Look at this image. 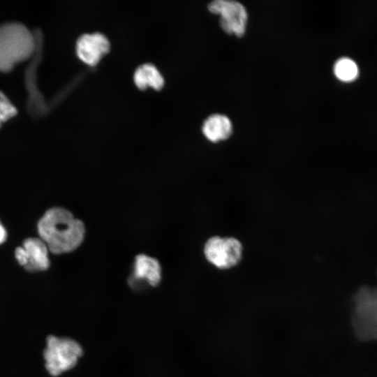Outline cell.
Returning a JSON list of instances; mask_svg holds the SVG:
<instances>
[{
  "instance_id": "6da1fadb",
  "label": "cell",
  "mask_w": 377,
  "mask_h": 377,
  "mask_svg": "<svg viewBox=\"0 0 377 377\" xmlns=\"http://www.w3.org/2000/svg\"><path fill=\"white\" fill-rule=\"evenodd\" d=\"M38 231L49 251L54 254L73 251L85 235L83 222L61 207L51 208L45 213L38 222Z\"/></svg>"
},
{
  "instance_id": "7a4b0ae2",
  "label": "cell",
  "mask_w": 377,
  "mask_h": 377,
  "mask_svg": "<svg viewBox=\"0 0 377 377\" xmlns=\"http://www.w3.org/2000/svg\"><path fill=\"white\" fill-rule=\"evenodd\" d=\"M35 47L34 35L22 24L0 25V71L9 72L15 65L28 59Z\"/></svg>"
},
{
  "instance_id": "3957f363",
  "label": "cell",
  "mask_w": 377,
  "mask_h": 377,
  "mask_svg": "<svg viewBox=\"0 0 377 377\" xmlns=\"http://www.w3.org/2000/svg\"><path fill=\"white\" fill-rule=\"evenodd\" d=\"M352 325L362 341L377 339V288H360L353 298Z\"/></svg>"
},
{
  "instance_id": "277c9868",
  "label": "cell",
  "mask_w": 377,
  "mask_h": 377,
  "mask_svg": "<svg viewBox=\"0 0 377 377\" xmlns=\"http://www.w3.org/2000/svg\"><path fill=\"white\" fill-rule=\"evenodd\" d=\"M82 353V346L75 340L49 335L43 352L46 370L51 376H58L72 369Z\"/></svg>"
},
{
  "instance_id": "5b68a950",
  "label": "cell",
  "mask_w": 377,
  "mask_h": 377,
  "mask_svg": "<svg viewBox=\"0 0 377 377\" xmlns=\"http://www.w3.org/2000/svg\"><path fill=\"white\" fill-rule=\"evenodd\" d=\"M203 254L206 260L216 269H230L242 261L244 246L235 237L214 235L206 240Z\"/></svg>"
},
{
  "instance_id": "8992f818",
  "label": "cell",
  "mask_w": 377,
  "mask_h": 377,
  "mask_svg": "<svg viewBox=\"0 0 377 377\" xmlns=\"http://www.w3.org/2000/svg\"><path fill=\"white\" fill-rule=\"evenodd\" d=\"M209 10L221 16L220 25L228 34L241 37L245 34L247 13L239 2L228 0H216L208 5Z\"/></svg>"
},
{
  "instance_id": "52a82bcc",
  "label": "cell",
  "mask_w": 377,
  "mask_h": 377,
  "mask_svg": "<svg viewBox=\"0 0 377 377\" xmlns=\"http://www.w3.org/2000/svg\"><path fill=\"white\" fill-rule=\"evenodd\" d=\"M110 50V43L102 34H87L81 36L76 43L77 55L84 63L94 66Z\"/></svg>"
},
{
  "instance_id": "ba28073f",
  "label": "cell",
  "mask_w": 377,
  "mask_h": 377,
  "mask_svg": "<svg viewBox=\"0 0 377 377\" xmlns=\"http://www.w3.org/2000/svg\"><path fill=\"white\" fill-rule=\"evenodd\" d=\"M161 267L157 259L146 254H139L135 258L130 284L145 281L151 286H156L161 281Z\"/></svg>"
},
{
  "instance_id": "9c48e42d",
  "label": "cell",
  "mask_w": 377,
  "mask_h": 377,
  "mask_svg": "<svg viewBox=\"0 0 377 377\" xmlns=\"http://www.w3.org/2000/svg\"><path fill=\"white\" fill-rule=\"evenodd\" d=\"M27 258L24 268L29 272L47 269L50 266L49 249L40 238H28L23 242Z\"/></svg>"
},
{
  "instance_id": "30bf717a",
  "label": "cell",
  "mask_w": 377,
  "mask_h": 377,
  "mask_svg": "<svg viewBox=\"0 0 377 377\" xmlns=\"http://www.w3.org/2000/svg\"><path fill=\"white\" fill-rule=\"evenodd\" d=\"M202 131L207 140L212 142H218L227 140L231 135L232 126L228 117L215 114L205 121Z\"/></svg>"
},
{
  "instance_id": "8fae6325",
  "label": "cell",
  "mask_w": 377,
  "mask_h": 377,
  "mask_svg": "<svg viewBox=\"0 0 377 377\" xmlns=\"http://www.w3.org/2000/svg\"><path fill=\"white\" fill-rule=\"evenodd\" d=\"M134 82L140 89L151 87L156 90L161 89L164 80L158 70L154 65L146 64L138 67L134 73Z\"/></svg>"
},
{
  "instance_id": "7c38bea8",
  "label": "cell",
  "mask_w": 377,
  "mask_h": 377,
  "mask_svg": "<svg viewBox=\"0 0 377 377\" xmlns=\"http://www.w3.org/2000/svg\"><path fill=\"white\" fill-rule=\"evenodd\" d=\"M335 76L344 82L354 81L359 74L358 66L356 63L347 57H342L337 60L334 66Z\"/></svg>"
},
{
  "instance_id": "4fadbf2b",
  "label": "cell",
  "mask_w": 377,
  "mask_h": 377,
  "mask_svg": "<svg viewBox=\"0 0 377 377\" xmlns=\"http://www.w3.org/2000/svg\"><path fill=\"white\" fill-rule=\"evenodd\" d=\"M17 113L15 107L7 96L0 91V127L1 124Z\"/></svg>"
},
{
  "instance_id": "5bb4252c",
  "label": "cell",
  "mask_w": 377,
  "mask_h": 377,
  "mask_svg": "<svg viewBox=\"0 0 377 377\" xmlns=\"http://www.w3.org/2000/svg\"><path fill=\"white\" fill-rule=\"evenodd\" d=\"M15 258L20 265L24 267L26 265V263H27L26 253L22 246H20L16 249Z\"/></svg>"
},
{
  "instance_id": "9a60e30c",
  "label": "cell",
  "mask_w": 377,
  "mask_h": 377,
  "mask_svg": "<svg viewBox=\"0 0 377 377\" xmlns=\"http://www.w3.org/2000/svg\"><path fill=\"white\" fill-rule=\"evenodd\" d=\"M6 239V231L0 223V244L5 242Z\"/></svg>"
}]
</instances>
